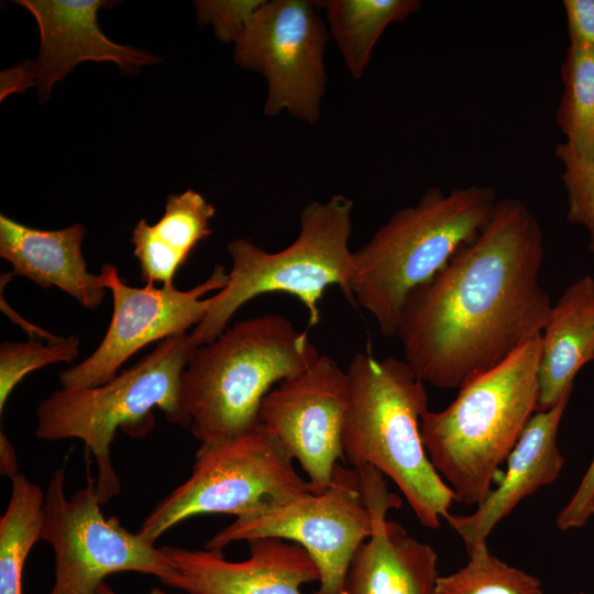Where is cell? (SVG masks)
Wrapping results in <instances>:
<instances>
[{"instance_id":"6da1fadb","label":"cell","mask_w":594,"mask_h":594,"mask_svg":"<svg viewBox=\"0 0 594 594\" xmlns=\"http://www.w3.org/2000/svg\"><path fill=\"white\" fill-rule=\"evenodd\" d=\"M543 260L537 217L519 199H498L479 235L403 304L396 337L417 377L459 389L540 334L552 307Z\"/></svg>"},{"instance_id":"7a4b0ae2","label":"cell","mask_w":594,"mask_h":594,"mask_svg":"<svg viewBox=\"0 0 594 594\" xmlns=\"http://www.w3.org/2000/svg\"><path fill=\"white\" fill-rule=\"evenodd\" d=\"M541 333L470 378L455 399L420 419L422 443L454 501L477 506L492 491L539 399Z\"/></svg>"},{"instance_id":"3957f363","label":"cell","mask_w":594,"mask_h":594,"mask_svg":"<svg viewBox=\"0 0 594 594\" xmlns=\"http://www.w3.org/2000/svg\"><path fill=\"white\" fill-rule=\"evenodd\" d=\"M349 404L342 444L353 469L372 466L400 490L419 522L436 529L450 515L452 490L426 453L420 419L428 410L425 383L405 360L358 352L346 370Z\"/></svg>"},{"instance_id":"277c9868","label":"cell","mask_w":594,"mask_h":594,"mask_svg":"<svg viewBox=\"0 0 594 594\" xmlns=\"http://www.w3.org/2000/svg\"><path fill=\"white\" fill-rule=\"evenodd\" d=\"M491 186L426 189L417 204L397 210L352 255L351 292L385 337L397 334L409 293L440 272L472 242L497 202Z\"/></svg>"},{"instance_id":"5b68a950","label":"cell","mask_w":594,"mask_h":594,"mask_svg":"<svg viewBox=\"0 0 594 594\" xmlns=\"http://www.w3.org/2000/svg\"><path fill=\"white\" fill-rule=\"evenodd\" d=\"M307 331L279 315L227 327L201 345L182 375V402L191 435L202 442L238 436L258 424L265 395L319 356Z\"/></svg>"},{"instance_id":"8992f818","label":"cell","mask_w":594,"mask_h":594,"mask_svg":"<svg viewBox=\"0 0 594 594\" xmlns=\"http://www.w3.org/2000/svg\"><path fill=\"white\" fill-rule=\"evenodd\" d=\"M198 348L188 332L168 337L109 382L80 389L62 387L40 403L36 437L48 441L75 438L85 443L97 463L101 505L121 490L110 457L119 428L133 436L144 435L154 424V408L169 422L189 428L190 418L182 402V375Z\"/></svg>"},{"instance_id":"52a82bcc","label":"cell","mask_w":594,"mask_h":594,"mask_svg":"<svg viewBox=\"0 0 594 594\" xmlns=\"http://www.w3.org/2000/svg\"><path fill=\"white\" fill-rule=\"evenodd\" d=\"M352 209L353 201L342 195L308 204L300 212L297 239L278 252H267L246 239L231 241L228 284L212 296L205 318L190 332L196 344L213 341L242 306L266 293L298 298L308 310L310 326L318 323L319 301L331 285L355 307L349 249Z\"/></svg>"},{"instance_id":"ba28073f","label":"cell","mask_w":594,"mask_h":594,"mask_svg":"<svg viewBox=\"0 0 594 594\" xmlns=\"http://www.w3.org/2000/svg\"><path fill=\"white\" fill-rule=\"evenodd\" d=\"M314 493L308 480L258 422L223 440L202 442L191 475L147 515L138 534L155 541L178 522L202 514L242 517Z\"/></svg>"},{"instance_id":"9c48e42d","label":"cell","mask_w":594,"mask_h":594,"mask_svg":"<svg viewBox=\"0 0 594 594\" xmlns=\"http://www.w3.org/2000/svg\"><path fill=\"white\" fill-rule=\"evenodd\" d=\"M97 482L88 483L69 498L65 471L55 470L45 493L41 540L53 547L55 579L50 594H96L106 576L140 572L164 583L174 572L161 548L128 531L116 517L100 509Z\"/></svg>"},{"instance_id":"30bf717a","label":"cell","mask_w":594,"mask_h":594,"mask_svg":"<svg viewBox=\"0 0 594 594\" xmlns=\"http://www.w3.org/2000/svg\"><path fill=\"white\" fill-rule=\"evenodd\" d=\"M373 528L358 472L337 464L331 484L273 508L237 517L217 531L205 549L237 541L279 538L301 546L316 562L320 579L312 594H343L348 570Z\"/></svg>"},{"instance_id":"8fae6325","label":"cell","mask_w":594,"mask_h":594,"mask_svg":"<svg viewBox=\"0 0 594 594\" xmlns=\"http://www.w3.org/2000/svg\"><path fill=\"white\" fill-rule=\"evenodd\" d=\"M329 32L315 1L265 0L234 43V59L267 84L264 113L315 124L326 92Z\"/></svg>"},{"instance_id":"7c38bea8","label":"cell","mask_w":594,"mask_h":594,"mask_svg":"<svg viewBox=\"0 0 594 594\" xmlns=\"http://www.w3.org/2000/svg\"><path fill=\"white\" fill-rule=\"evenodd\" d=\"M99 275L112 295L111 320L97 349L80 363L59 373L58 380L64 388L102 385L145 345L195 328L212 301V296H204L219 292L228 284V273L220 264L215 265L205 282L188 290H179L174 284L130 286L110 263L101 267Z\"/></svg>"},{"instance_id":"4fadbf2b","label":"cell","mask_w":594,"mask_h":594,"mask_svg":"<svg viewBox=\"0 0 594 594\" xmlns=\"http://www.w3.org/2000/svg\"><path fill=\"white\" fill-rule=\"evenodd\" d=\"M348 404L346 372L324 354L274 386L261 403L258 422L299 463L314 493L329 487L338 460H344Z\"/></svg>"},{"instance_id":"5bb4252c","label":"cell","mask_w":594,"mask_h":594,"mask_svg":"<svg viewBox=\"0 0 594 594\" xmlns=\"http://www.w3.org/2000/svg\"><path fill=\"white\" fill-rule=\"evenodd\" d=\"M35 18L41 35L35 61L6 69L1 74V99L38 86L44 102L54 84L84 61L113 62L127 74L158 59L147 52L110 41L99 29L97 12L107 6L100 0H16Z\"/></svg>"},{"instance_id":"9a60e30c","label":"cell","mask_w":594,"mask_h":594,"mask_svg":"<svg viewBox=\"0 0 594 594\" xmlns=\"http://www.w3.org/2000/svg\"><path fill=\"white\" fill-rule=\"evenodd\" d=\"M248 544L250 557L239 562L220 550L164 546L174 568L164 584L189 594H301V585L319 582V569L301 546L279 538Z\"/></svg>"},{"instance_id":"2e32d148","label":"cell","mask_w":594,"mask_h":594,"mask_svg":"<svg viewBox=\"0 0 594 594\" xmlns=\"http://www.w3.org/2000/svg\"><path fill=\"white\" fill-rule=\"evenodd\" d=\"M359 476L373 528L353 557L343 594H435L440 576L435 549L386 518L402 501L387 491L380 471L369 468Z\"/></svg>"},{"instance_id":"e0dca14e","label":"cell","mask_w":594,"mask_h":594,"mask_svg":"<svg viewBox=\"0 0 594 594\" xmlns=\"http://www.w3.org/2000/svg\"><path fill=\"white\" fill-rule=\"evenodd\" d=\"M573 391V389H572ZM569 391L553 407L536 411L507 457V469L474 513L449 515L447 521L458 532L466 550L486 538L527 496L553 483L565 460L559 450L557 436L568 402Z\"/></svg>"},{"instance_id":"ac0fdd59","label":"cell","mask_w":594,"mask_h":594,"mask_svg":"<svg viewBox=\"0 0 594 594\" xmlns=\"http://www.w3.org/2000/svg\"><path fill=\"white\" fill-rule=\"evenodd\" d=\"M86 228L80 223L61 230H41L0 216V256L21 275L43 289L57 287L89 310L98 308L107 288L99 274L87 268L81 244Z\"/></svg>"},{"instance_id":"d6986e66","label":"cell","mask_w":594,"mask_h":594,"mask_svg":"<svg viewBox=\"0 0 594 594\" xmlns=\"http://www.w3.org/2000/svg\"><path fill=\"white\" fill-rule=\"evenodd\" d=\"M594 361V278L572 283L552 305L541 332L539 399L537 411L553 407L574 377Z\"/></svg>"},{"instance_id":"ffe728a7","label":"cell","mask_w":594,"mask_h":594,"mask_svg":"<svg viewBox=\"0 0 594 594\" xmlns=\"http://www.w3.org/2000/svg\"><path fill=\"white\" fill-rule=\"evenodd\" d=\"M215 213V207L201 194L187 189L167 198L156 223L141 219L132 230L131 243L142 280L148 285L174 284L175 274L196 245L211 234Z\"/></svg>"},{"instance_id":"44dd1931","label":"cell","mask_w":594,"mask_h":594,"mask_svg":"<svg viewBox=\"0 0 594 594\" xmlns=\"http://www.w3.org/2000/svg\"><path fill=\"white\" fill-rule=\"evenodd\" d=\"M323 9L329 34L341 53L345 67L360 79L371 61L372 52L386 28L416 12L418 0H323L315 1Z\"/></svg>"},{"instance_id":"7402d4cb","label":"cell","mask_w":594,"mask_h":594,"mask_svg":"<svg viewBox=\"0 0 594 594\" xmlns=\"http://www.w3.org/2000/svg\"><path fill=\"white\" fill-rule=\"evenodd\" d=\"M562 96L556 121L564 145L580 161H594V47L570 40L561 64Z\"/></svg>"},{"instance_id":"603a6c76","label":"cell","mask_w":594,"mask_h":594,"mask_svg":"<svg viewBox=\"0 0 594 594\" xmlns=\"http://www.w3.org/2000/svg\"><path fill=\"white\" fill-rule=\"evenodd\" d=\"M12 488L0 518V594H22L25 559L41 540L45 495L23 474L11 479Z\"/></svg>"},{"instance_id":"cb8c5ba5","label":"cell","mask_w":594,"mask_h":594,"mask_svg":"<svg viewBox=\"0 0 594 594\" xmlns=\"http://www.w3.org/2000/svg\"><path fill=\"white\" fill-rule=\"evenodd\" d=\"M468 553L463 568L439 576L435 594H543L539 579L491 553L486 541Z\"/></svg>"},{"instance_id":"d4e9b609","label":"cell","mask_w":594,"mask_h":594,"mask_svg":"<svg viewBox=\"0 0 594 594\" xmlns=\"http://www.w3.org/2000/svg\"><path fill=\"white\" fill-rule=\"evenodd\" d=\"M79 354V339L59 338L48 344L2 341L0 344V413L15 386L31 372L57 362H72Z\"/></svg>"},{"instance_id":"484cf974","label":"cell","mask_w":594,"mask_h":594,"mask_svg":"<svg viewBox=\"0 0 594 594\" xmlns=\"http://www.w3.org/2000/svg\"><path fill=\"white\" fill-rule=\"evenodd\" d=\"M554 155L563 166L561 178L566 191V219L586 230L588 248L594 254V161L578 160L563 142L556 146Z\"/></svg>"},{"instance_id":"4316f807","label":"cell","mask_w":594,"mask_h":594,"mask_svg":"<svg viewBox=\"0 0 594 594\" xmlns=\"http://www.w3.org/2000/svg\"><path fill=\"white\" fill-rule=\"evenodd\" d=\"M265 0L195 1L199 25L210 24L219 41L235 43Z\"/></svg>"},{"instance_id":"83f0119b","label":"cell","mask_w":594,"mask_h":594,"mask_svg":"<svg viewBox=\"0 0 594 594\" xmlns=\"http://www.w3.org/2000/svg\"><path fill=\"white\" fill-rule=\"evenodd\" d=\"M594 516V455L575 493L557 517L560 530L583 527Z\"/></svg>"},{"instance_id":"f1b7e54d","label":"cell","mask_w":594,"mask_h":594,"mask_svg":"<svg viewBox=\"0 0 594 594\" xmlns=\"http://www.w3.org/2000/svg\"><path fill=\"white\" fill-rule=\"evenodd\" d=\"M570 40L594 47V0H563Z\"/></svg>"},{"instance_id":"f546056e","label":"cell","mask_w":594,"mask_h":594,"mask_svg":"<svg viewBox=\"0 0 594 594\" xmlns=\"http://www.w3.org/2000/svg\"><path fill=\"white\" fill-rule=\"evenodd\" d=\"M0 472L10 480L20 474L15 450L2 431L0 432Z\"/></svg>"},{"instance_id":"4dcf8cb0","label":"cell","mask_w":594,"mask_h":594,"mask_svg":"<svg viewBox=\"0 0 594 594\" xmlns=\"http://www.w3.org/2000/svg\"><path fill=\"white\" fill-rule=\"evenodd\" d=\"M96 594H116L114 591L107 584L102 583Z\"/></svg>"},{"instance_id":"1f68e13d","label":"cell","mask_w":594,"mask_h":594,"mask_svg":"<svg viewBox=\"0 0 594 594\" xmlns=\"http://www.w3.org/2000/svg\"><path fill=\"white\" fill-rule=\"evenodd\" d=\"M145 594H173V593H168V592L163 591V590H161L158 587H153ZM177 594H189V593H177Z\"/></svg>"},{"instance_id":"d6a6232c","label":"cell","mask_w":594,"mask_h":594,"mask_svg":"<svg viewBox=\"0 0 594 594\" xmlns=\"http://www.w3.org/2000/svg\"><path fill=\"white\" fill-rule=\"evenodd\" d=\"M576 594H584L583 592L576 593Z\"/></svg>"}]
</instances>
